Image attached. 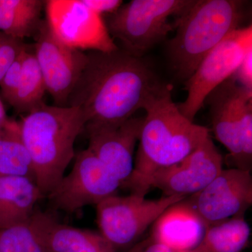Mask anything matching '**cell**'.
<instances>
[{
  "label": "cell",
  "mask_w": 252,
  "mask_h": 252,
  "mask_svg": "<svg viewBox=\"0 0 252 252\" xmlns=\"http://www.w3.org/2000/svg\"><path fill=\"white\" fill-rule=\"evenodd\" d=\"M87 59L67 102L84 114V132L126 122L167 86L143 58L119 48L89 51Z\"/></svg>",
  "instance_id": "6da1fadb"
},
{
  "label": "cell",
  "mask_w": 252,
  "mask_h": 252,
  "mask_svg": "<svg viewBox=\"0 0 252 252\" xmlns=\"http://www.w3.org/2000/svg\"><path fill=\"white\" fill-rule=\"evenodd\" d=\"M139 147L130 179L123 188L145 196L152 177L159 170L180 162L210 135V130L190 122L172 98L171 87L165 89L144 107Z\"/></svg>",
  "instance_id": "7a4b0ae2"
},
{
  "label": "cell",
  "mask_w": 252,
  "mask_h": 252,
  "mask_svg": "<svg viewBox=\"0 0 252 252\" xmlns=\"http://www.w3.org/2000/svg\"><path fill=\"white\" fill-rule=\"evenodd\" d=\"M18 123L31 155L36 185L47 195L75 157V141L85 128L84 114L77 107L44 103Z\"/></svg>",
  "instance_id": "3957f363"
},
{
  "label": "cell",
  "mask_w": 252,
  "mask_h": 252,
  "mask_svg": "<svg viewBox=\"0 0 252 252\" xmlns=\"http://www.w3.org/2000/svg\"><path fill=\"white\" fill-rule=\"evenodd\" d=\"M243 14V1L193 0L176 20L175 35L167 44L177 77L188 80L205 56L238 29Z\"/></svg>",
  "instance_id": "277c9868"
},
{
  "label": "cell",
  "mask_w": 252,
  "mask_h": 252,
  "mask_svg": "<svg viewBox=\"0 0 252 252\" xmlns=\"http://www.w3.org/2000/svg\"><path fill=\"white\" fill-rule=\"evenodd\" d=\"M193 0H132L112 14L103 16L109 35L119 49L137 58L164 40L174 28L169 22Z\"/></svg>",
  "instance_id": "5b68a950"
},
{
  "label": "cell",
  "mask_w": 252,
  "mask_h": 252,
  "mask_svg": "<svg viewBox=\"0 0 252 252\" xmlns=\"http://www.w3.org/2000/svg\"><path fill=\"white\" fill-rule=\"evenodd\" d=\"M185 198L172 195L149 200L132 193L113 195L96 205L99 232L117 252L128 251L140 243L162 212Z\"/></svg>",
  "instance_id": "8992f818"
},
{
  "label": "cell",
  "mask_w": 252,
  "mask_h": 252,
  "mask_svg": "<svg viewBox=\"0 0 252 252\" xmlns=\"http://www.w3.org/2000/svg\"><path fill=\"white\" fill-rule=\"evenodd\" d=\"M252 49V26L239 28L228 34L205 56L191 77L185 81L187 98L177 104L181 113L193 122L207 96L234 74Z\"/></svg>",
  "instance_id": "52a82bcc"
},
{
  "label": "cell",
  "mask_w": 252,
  "mask_h": 252,
  "mask_svg": "<svg viewBox=\"0 0 252 252\" xmlns=\"http://www.w3.org/2000/svg\"><path fill=\"white\" fill-rule=\"evenodd\" d=\"M121 188L117 177L87 148L76 154L72 170L47 196L55 208L74 213L117 195Z\"/></svg>",
  "instance_id": "ba28073f"
},
{
  "label": "cell",
  "mask_w": 252,
  "mask_h": 252,
  "mask_svg": "<svg viewBox=\"0 0 252 252\" xmlns=\"http://www.w3.org/2000/svg\"><path fill=\"white\" fill-rule=\"evenodd\" d=\"M44 9L50 31L64 46L84 52L119 49L109 35L103 16L82 0H48Z\"/></svg>",
  "instance_id": "9c48e42d"
},
{
  "label": "cell",
  "mask_w": 252,
  "mask_h": 252,
  "mask_svg": "<svg viewBox=\"0 0 252 252\" xmlns=\"http://www.w3.org/2000/svg\"><path fill=\"white\" fill-rule=\"evenodd\" d=\"M34 54L55 105L67 107L68 99L87 63V53L60 42L45 19L33 36Z\"/></svg>",
  "instance_id": "30bf717a"
},
{
  "label": "cell",
  "mask_w": 252,
  "mask_h": 252,
  "mask_svg": "<svg viewBox=\"0 0 252 252\" xmlns=\"http://www.w3.org/2000/svg\"><path fill=\"white\" fill-rule=\"evenodd\" d=\"M187 199L209 225L245 216L252 205L251 172L223 169L205 189Z\"/></svg>",
  "instance_id": "8fae6325"
},
{
  "label": "cell",
  "mask_w": 252,
  "mask_h": 252,
  "mask_svg": "<svg viewBox=\"0 0 252 252\" xmlns=\"http://www.w3.org/2000/svg\"><path fill=\"white\" fill-rule=\"evenodd\" d=\"M222 170V156L209 135L185 158L158 171L151 188L161 190L163 196L187 198L205 189Z\"/></svg>",
  "instance_id": "7c38bea8"
},
{
  "label": "cell",
  "mask_w": 252,
  "mask_h": 252,
  "mask_svg": "<svg viewBox=\"0 0 252 252\" xmlns=\"http://www.w3.org/2000/svg\"><path fill=\"white\" fill-rule=\"evenodd\" d=\"M144 117H132L112 127L86 130L88 149L122 184L130 179L134 169V152L140 139Z\"/></svg>",
  "instance_id": "4fadbf2b"
},
{
  "label": "cell",
  "mask_w": 252,
  "mask_h": 252,
  "mask_svg": "<svg viewBox=\"0 0 252 252\" xmlns=\"http://www.w3.org/2000/svg\"><path fill=\"white\" fill-rule=\"evenodd\" d=\"M252 99V90L245 89L230 77L207 96L215 138L228 151L235 168L241 167L240 114L244 105Z\"/></svg>",
  "instance_id": "5bb4252c"
},
{
  "label": "cell",
  "mask_w": 252,
  "mask_h": 252,
  "mask_svg": "<svg viewBox=\"0 0 252 252\" xmlns=\"http://www.w3.org/2000/svg\"><path fill=\"white\" fill-rule=\"evenodd\" d=\"M208 225L186 198L162 212L149 236L174 250L190 251L202 243Z\"/></svg>",
  "instance_id": "9a60e30c"
},
{
  "label": "cell",
  "mask_w": 252,
  "mask_h": 252,
  "mask_svg": "<svg viewBox=\"0 0 252 252\" xmlns=\"http://www.w3.org/2000/svg\"><path fill=\"white\" fill-rule=\"evenodd\" d=\"M31 222L51 252H117L99 231L64 224L49 212L36 210Z\"/></svg>",
  "instance_id": "2e32d148"
},
{
  "label": "cell",
  "mask_w": 252,
  "mask_h": 252,
  "mask_svg": "<svg viewBox=\"0 0 252 252\" xmlns=\"http://www.w3.org/2000/svg\"><path fill=\"white\" fill-rule=\"evenodd\" d=\"M44 196L33 179L0 175V230L30 221Z\"/></svg>",
  "instance_id": "e0dca14e"
},
{
  "label": "cell",
  "mask_w": 252,
  "mask_h": 252,
  "mask_svg": "<svg viewBox=\"0 0 252 252\" xmlns=\"http://www.w3.org/2000/svg\"><path fill=\"white\" fill-rule=\"evenodd\" d=\"M45 1L0 0V31L15 39L33 37L43 19Z\"/></svg>",
  "instance_id": "ac0fdd59"
},
{
  "label": "cell",
  "mask_w": 252,
  "mask_h": 252,
  "mask_svg": "<svg viewBox=\"0 0 252 252\" xmlns=\"http://www.w3.org/2000/svg\"><path fill=\"white\" fill-rule=\"evenodd\" d=\"M0 175L27 177L35 181L31 155L21 139L18 123L10 119L0 130Z\"/></svg>",
  "instance_id": "d6986e66"
},
{
  "label": "cell",
  "mask_w": 252,
  "mask_h": 252,
  "mask_svg": "<svg viewBox=\"0 0 252 252\" xmlns=\"http://www.w3.org/2000/svg\"><path fill=\"white\" fill-rule=\"evenodd\" d=\"M251 228L245 216L210 224L198 248L204 252H243L248 247Z\"/></svg>",
  "instance_id": "ffe728a7"
},
{
  "label": "cell",
  "mask_w": 252,
  "mask_h": 252,
  "mask_svg": "<svg viewBox=\"0 0 252 252\" xmlns=\"http://www.w3.org/2000/svg\"><path fill=\"white\" fill-rule=\"evenodd\" d=\"M45 82L34 52L29 48L23 54V69L17 91L10 105L17 113H28L44 104Z\"/></svg>",
  "instance_id": "44dd1931"
},
{
  "label": "cell",
  "mask_w": 252,
  "mask_h": 252,
  "mask_svg": "<svg viewBox=\"0 0 252 252\" xmlns=\"http://www.w3.org/2000/svg\"><path fill=\"white\" fill-rule=\"evenodd\" d=\"M0 252H51L32 223L0 230Z\"/></svg>",
  "instance_id": "7402d4cb"
},
{
  "label": "cell",
  "mask_w": 252,
  "mask_h": 252,
  "mask_svg": "<svg viewBox=\"0 0 252 252\" xmlns=\"http://www.w3.org/2000/svg\"><path fill=\"white\" fill-rule=\"evenodd\" d=\"M241 147L240 170L252 171V99L244 105L240 119Z\"/></svg>",
  "instance_id": "603a6c76"
},
{
  "label": "cell",
  "mask_w": 252,
  "mask_h": 252,
  "mask_svg": "<svg viewBox=\"0 0 252 252\" xmlns=\"http://www.w3.org/2000/svg\"><path fill=\"white\" fill-rule=\"evenodd\" d=\"M28 48L23 40L0 31V81L10 65Z\"/></svg>",
  "instance_id": "cb8c5ba5"
},
{
  "label": "cell",
  "mask_w": 252,
  "mask_h": 252,
  "mask_svg": "<svg viewBox=\"0 0 252 252\" xmlns=\"http://www.w3.org/2000/svg\"><path fill=\"white\" fill-rule=\"evenodd\" d=\"M26 51H23L22 54L15 60L0 81L1 96L9 104L12 102L15 94L17 91L22 74L23 54Z\"/></svg>",
  "instance_id": "d4e9b609"
},
{
  "label": "cell",
  "mask_w": 252,
  "mask_h": 252,
  "mask_svg": "<svg viewBox=\"0 0 252 252\" xmlns=\"http://www.w3.org/2000/svg\"><path fill=\"white\" fill-rule=\"evenodd\" d=\"M231 77L234 78L240 86L252 90V49L246 54Z\"/></svg>",
  "instance_id": "484cf974"
},
{
  "label": "cell",
  "mask_w": 252,
  "mask_h": 252,
  "mask_svg": "<svg viewBox=\"0 0 252 252\" xmlns=\"http://www.w3.org/2000/svg\"><path fill=\"white\" fill-rule=\"evenodd\" d=\"M126 252H204L200 248H197L190 251H179L165 246L160 243L155 241L148 236L142 239V240L135 245L133 248L130 249Z\"/></svg>",
  "instance_id": "4316f807"
},
{
  "label": "cell",
  "mask_w": 252,
  "mask_h": 252,
  "mask_svg": "<svg viewBox=\"0 0 252 252\" xmlns=\"http://www.w3.org/2000/svg\"><path fill=\"white\" fill-rule=\"evenodd\" d=\"M93 11L104 16L112 14L117 11L123 4L124 1L121 0H82Z\"/></svg>",
  "instance_id": "83f0119b"
},
{
  "label": "cell",
  "mask_w": 252,
  "mask_h": 252,
  "mask_svg": "<svg viewBox=\"0 0 252 252\" xmlns=\"http://www.w3.org/2000/svg\"><path fill=\"white\" fill-rule=\"evenodd\" d=\"M9 120V118L6 116V111H5L4 104L0 99V130L2 128L6 123Z\"/></svg>",
  "instance_id": "f1b7e54d"
}]
</instances>
